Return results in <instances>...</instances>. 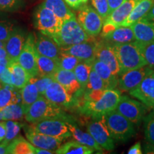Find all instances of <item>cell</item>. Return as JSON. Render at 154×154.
Masks as SVG:
<instances>
[{
	"mask_svg": "<svg viewBox=\"0 0 154 154\" xmlns=\"http://www.w3.org/2000/svg\"><path fill=\"white\" fill-rule=\"evenodd\" d=\"M58 61H59V68L65 69V70L74 71L77 64L80 61H82V60L74 56L61 52Z\"/></svg>",
	"mask_w": 154,
	"mask_h": 154,
	"instance_id": "cell-38",
	"label": "cell"
},
{
	"mask_svg": "<svg viewBox=\"0 0 154 154\" xmlns=\"http://www.w3.org/2000/svg\"><path fill=\"white\" fill-rule=\"evenodd\" d=\"M153 72H154L153 69L148 65L128 71L119 76L117 87L121 92H129L136 88L148 75Z\"/></svg>",
	"mask_w": 154,
	"mask_h": 154,
	"instance_id": "cell-12",
	"label": "cell"
},
{
	"mask_svg": "<svg viewBox=\"0 0 154 154\" xmlns=\"http://www.w3.org/2000/svg\"><path fill=\"white\" fill-rule=\"evenodd\" d=\"M88 1V0H82V2H83V4H86Z\"/></svg>",
	"mask_w": 154,
	"mask_h": 154,
	"instance_id": "cell-58",
	"label": "cell"
},
{
	"mask_svg": "<svg viewBox=\"0 0 154 154\" xmlns=\"http://www.w3.org/2000/svg\"><path fill=\"white\" fill-rule=\"evenodd\" d=\"M46 99L59 106L69 107L74 103V99L65 88L56 81L50 84L44 95Z\"/></svg>",
	"mask_w": 154,
	"mask_h": 154,
	"instance_id": "cell-18",
	"label": "cell"
},
{
	"mask_svg": "<svg viewBox=\"0 0 154 154\" xmlns=\"http://www.w3.org/2000/svg\"><path fill=\"white\" fill-rule=\"evenodd\" d=\"M9 154H36V147L22 136H17L7 146Z\"/></svg>",
	"mask_w": 154,
	"mask_h": 154,
	"instance_id": "cell-29",
	"label": "cell"
},
{
	"mask_svg": "<svg viewBox=\"0 0 154 154\" xmlns=\"http://www.w3.org/2000/svg\"><path fill=\"white\" fill-rule=\"evenodd\" d=\"M126 0H108V3H109V14L111 12L119 7L121 5H122Z\"/></svg>",
	"mask_w": 154,
	"mask_h": 154,
	"instance_id": "cell-48",
	"label": "cell"
},
{
	"mask_svg": "<svg viewBox=\"0 0 154 154\" xmlns=\"http://www.w3.org/2000/svg\"><path fill=\"white\" fill-rule=\"evenodd\" d=\"M63 22L50 9L39 5L34 14V25L40 33L54 38Z\"/></svg>",
	"mask_w": 154,
	"mask_h": 154,
	"instance_id": "cell-6",
	"label": "cell"
},
{
	"mask_svg": "<svg viewBox=\"0 0 154 154\" xmlns=\"http://www.w3.org/2000/svg\"><path fill=\"white\" fill-rule=\"evenodd\" d=\"M25 134H26V139L30 142L32 145L36 147L40 148L49 151H55L62 144L64 140L61 138L53 137V136H48V135L41 134V133L35 132L34 131L30 130L26 127L25 128Z\"/></svg>",
	"mask_w": 154,
	"mask_h": 154,
	"instance_id": "cell-17",
	"label": "cell"
},
{
	"mask_svg": "<svg viewBox=\"0 0 154 154\" xmlns=\"http://www.w3.org/2000/svg\"><path fill=\"white\" fill-rule=\"evenodd\" d=\"M35 37L29 34L25 41L24 45L21 51L17 61L32 77L38 75L37 63H36V51L34 45Z\"/></svg>",
	"mask_w": 154,
	"mask_h": 154,
	"instance_id": "cell-13",
	"label": "cell"
},
{
	"mask_svg": "<svg viewBox=\"0 0 154 154\" xmlns=\"http://www.w3.org/2000/svg\"><path fill=\"white\" fill-rule=\"evenodd\" d=\"M130 26L136 41L150 42L154 40V21L142 18Z\"/></svg>",
	"mask_w": 154,
	"mask_h": 154,
	"instance_id": "cell-23",
	"label": "cell"
},
{
	"mask_svg": "<svg viewBox=\"0 0 154 154\" xmlns=\"http://www.w3.org/2000/svg\"><path fill=\"white\" fill-rule=\"evenodd\" d=\"M20 0H0V10L14 11L20 5Z\"/></svg>",
	"mask_w": 154,
	"mask_h": 154,
	"instance_id": "cell-44",
	"label": "cell"
},
{
	"mask_svg": "<svg viewBox=\"0 0 154 154\" xmlns=\"http://www.w3.org/2000/svg\"><path fill=\"white\" fill-rule=\"evenodd\" d=\"M34 45L38 54L59 60L61 54L60 47L51 37L42 33L38 34L35 37Z\"/></svg>",
	"mask_w": 154,
	"mask_h": 154,
	"instance_id": "cell-19",
	"label": "cell"
},
{
	"mask_svg": "<svg viewBox=\"0 0 154 154\" xmlns=\"http://www.w3.org/2000/svg\"><path fill=\"white\" fill-rule=\"evenodd\" d=\"M121 91L116 88H106L102 96L97 101H86L83 102L80 111L84 114L99 119L116 109L121 99Z\"/></svg>",
	"mask_w": 154,
	"mask_h": 154,
	"instance_id": "cell-2",
	"label": "cell"
},
{
	"mask_svg": "<svg viewBox=\"0 0 154 154\" xmlns=\"http://www.w3.org/2000/svg\"><path fill=\"white\" fill-rule=\"evenodd\" d=\"M24 117L26 121L31 124L51 119L64 121L71 118L63 112L61 106L49 101L43 95H40L38 99L29 107Z\"/></svg>",
	"mask_w": 154,
	"mask_h": 154,
	"instance_id": "cell-3",
	"label": "cell"
},
{
	"mask_svg": "<svg viewBox=\"0 0 154 154\" xmlns=\"http://www.w3.org/2000/svg\"><path fill=\"white\" fill-rule=\"evenodd\" d=\"M104 90L105 89H98L84 91V100L86 101H97L103 95Z\"/></svg>",
	"mask_w": 154,
	"mask_h": 154,
	"instance_id": "cell-45",
	"label": "cell"
},
{
	"mask_svg": "<svg viewBox=\"0 0 154 154\" xmlns=\"http://www.w3.org/2000/svg\"><path fill=\"white\" fill-rule=\"evenodd\" d=\"M25 37L21 32L14 29L13 33L11 34L8 39L4 44L6 52L7 54V58L9 61H17L20 55L21 51L24 47Z\"/></svg>",
	"mask_w": 154,
	"mask_h": 154,
	"instance_id": "cell-21",
	"label": "cell"
},
{
	"mask_svg": "<svg viewBox=\"0 0 154 154\" xmlns=\"http://www.w3.org/2000/svg\"><path fill=\"white\" fill-rule=\"evenodd\" d=\"M92 69L103 81L106 89L116 88L118 86L119 76L115 74L106 63L95 59L92 63Z\"/></svg>",
	"mask_w": 154,
	"mask_h": 154,
	"instance_id": "cell-24",
	"label": "cell"
},
{
	"mask_svg": "<svg viewBox=\"0 0 154 154\" xmlns=\"http://www.w3.org/2000/svg\"><path fill=\"white\" fill-rule=\"evenodd\" d=\"M138 45L147 65L154 70V40L150 42H138Z\"/></svg>",
	"mask_w": 154,
	"mask_h": 154,
	"instance_id": "cell-36",
	"label": "cell"
},
{
	"mask_svg": "<svg viewBox=\"0 0 154 154\" xmlns=\"http://www.w3.org/2000/svg\"><path fill=\"white\" fill-rule=\"evenodd\" d=\"M7 67L10 71L11 84L14 88L21 89L32 79L31 75L17 61H9Z\"/></svg>",
	"mask_w": 154,
	"mask_h": 154,
	"instance_id": "cell-25",
	"label": "cell"
},
{
	"mask_svg": "<svg viewBox=\"0 0 154 154\" xmlns=\"http://www.w3.org/2000/svg\"><path fill=\"white\" fill-rule=\"evenodd\" d=\"M76 19L83 29L91 37H95L101 32L104 20L93 7L88 5L80 7Z\"/></svg>",
	"mask_w": 154,
	"mask_h": 154,
	"instance_id": "cell-7",
	"label": "cell"
},
{
	"mask_svg": "<svg viewBox=\"0 0 154 154\" xmlns=\"http://www.w3.org/2000/svg\"><path fill=\"white\" fill-rule=\"evenodd\" d=\"M95 58L96 59L106 63L112 70V72L119 77L120 67L112 44L104 38L100 41H96Z\"/></svg>",
	"mask_w": 154,
	"mask_h": 154,
	"instance_id": "cell-14",
	"label": "cell"
},
{
	"mask_svg": "<svg viewBox=\"0 0 154 154\" xmlns=\"http://www.w3.org/2000/svg\"><path fill=\"white\" fill-rule=\"evenodd\" d=\"M91 37L86 42L73 45L60 47L61 52L74 56L82 61H94L95 58L96 42Z\"/></svg>",
	"mask_w": 154,
	"mask_h": 154,
	"instance_id": "cell-16",
	"label": "cell"
},
{
	"mask_svg": "<svg viewBox=\"0 0 154 154\" xmlns=\"http://www.w3.org/2000/svg\"><path fill=\"white\" fill-rule=\"evenodd\" d=\"M144 134L146 141L154 146V113L144 119Z\"/></svg>",
	"mask_w": 154,
	"mask_h": 154,
	"instance_id": "cell-40",
	"label": "cell"
},
{
	"mask_svg": "<svg viewBox=\"0 0 154 154\" xmlns=\"http://www.w3.org/2000/svg\"><path fill=\"white\" fill-rule=\"evenodd\" d=\"M92 63H93V61H82L77 64L74 70L75 76L82 87L81 94L84 91V88L87 84L88 77H89L90 73L92 70Z\"/></svg>",
	"mask_w": 154,
	"mask_h": 154,
	"instance_id": "cell-33",
	"label": "cell"
},
{
	"mask_svg": "<svg viewBox=\"0 0 154 154\" xmlns=\"http://www.w3.org/2000/svg\"><path fill=\"white\" fill-rule=\"evenodd\" d=\"M66 4L73 9H79L83 5L82 0H63Z\"/></svg>",
	"mask_w": 154,
	"mask_h": 154,
	"instance_id": "cell-49",
	"label": "cell"
},
{
	"mask_svg": "<svg viewBox=\"0 0 154 154\" xmlns=\"http://www.w3.org/2000/svg\"><path fill=\"white\" fill-rule=\"evenodd\" d=\"M3 121H18L23 118L25 111L22 105L19 103H11L2 109Z\"/></svg>",
	"mask_w": 154,
	"mask_h": 154,
	"instance_id": "cell-34",
	"label": "cell"
},
{
	"mask_svg": "<svg viewBox=\"0 0 154 154\" xmlns=\"http://www.w3.org/2000/svg\"><path fill=\"white\" fill-rule=\"evenodd\" d=\"M11 88H12V86L4 85L0 88V110L11 103L19 102V96L15 94Z\"/></svg>",
	"mask_w": 154,
	"mask_h": 154,
	"instance_id": "cell-35",
	"label": "cell"
},
{
	"mask_svg": "<svg viewBox=\"0 0 154 154\" xmlns=\"http://www.w3.org/2000/svg\"><path fill=\"white\" fill-rule=\"evenodd\" d=\"M93 8L105 20L109 15V7L108 0H91Z\"/></svg>",
	"mask_w": 154,
	"mask_h": 154,
	"instance_id": "cell-42",
	"label": "cell"
},
{
	"mask_svg": "<svg viewBox=\"0 0 154 154\" xmlns=\"http://www.w3.org/2000/svg\"><path fill=\"white\" fill-rule=\"evenodd\" d=\"M30 80L34 83L41 95H44L47 88L54 81L51 76H36L32 77Z\"/></svg>",
	"mask_w": 154,
	"mask_h": 154,
	"instance_id": "cell-41",
	"label": "cell"
},
{
	"mask_svg": "<svg viewBox=\"0 0 154 154\" xmlns=\"http://www.w3.org/2000/svg\"><path fill=\"white\" fill-rule=\"evenodd\" d=\"M88 123L87 131L93 137L95 141L103 150L112 151L114 149V140L111 136L102 118L94 119Z\"/></svg>",
	"mask_w": 154,
	"mask_h": 154,
	"instance_id": "cell-11",
	"label": "cell"
},
{
	"mask_svg": "<svg viewBox=\"0 0 154 154\" xmlns=\"http://www.w3.org/2000/svg\"><path fill=\"white\" fill-rule=\"evenodd\" d=\"M146 107L141 102L130 99L127 96H121L116 110L134 124H138L146 114Z\"/></svg>",
	"mask_w": 154,
	"mask_h": 154,
	"instance_id": "cell-10",
	"label": "cell"
},
{
	"mask_svg": "<svg viewBox=\"0 0 154 154\" xmlns=\"http://www.w3.org/2000/svg\"><path fill=\"white\" fill-rule=\"evenodd\" d=\"M129 94L143 103L148 109L154 105V72L148 75L138 85L131 90Z\"/></svg>",
	"mask_w": 154,
	"mask_h": 154,
	"instance_id": "cell-15",
	"label": "cell"
},
{
	"mask_svg": "<svg viewBox=\"0 0 154 154\" xmlns=\"http://www.w3.org/2000/svg\"><path fill=\"white\" fill-rule=\"evenodd\" d=\"M94 150L76 141H69L61 144L55 151L57 154H91Z\"/></svg>",
	"mask_w": 154,
	"mask_h": 154,
	"instance_id": "cell-32",
	"label": "cell"
},
{
	"mask_svg": "<svg viewBox=\"0 0 154 154\" xmlns=\"http://www.w3.org/2000/svg\"><path fill=\"white\" fill-rule=\"evenodd\" d=\"M101 37L111 44H125L136 41L131 26H119L102 35Z\"/></svg>",
	"mask_w": 154,
	"mask_h": 154,
	"instance_id": "cell-26",
	"label": "cell"
},
{
	"mask_svg": "<svg viewBox=\"0 0 154 154\" xmlns=\"http://www.w3.org/2000/svg\"><path fill=\"white\" fill-rule=\"evenodd\" d=\"M3 121V118H2V111L0 110V121Z\"/></svg>",
	"mask_w": 154,
	"mask_h": 154,
	"instance_id": "cell-55",
	"label": "cell"
},
{
	"mask_svg": "<svg viewBox=\"0 0 154 154\" xmlns=\"http://www.w3.org/2000/svg\"><path fill=\"white\" fill-rule=\"evenodd\" d=\"M6 136V126L5 121H0V143L3 141Z\"/></svg>",
	"mask_w": 154,
	"mask_h": 154,
	"instance_id": "cell-50",
	"label": "cell"
},
{
	"mask_svg": "<svg viewBox=\"0 0 154 154\" xmlns=\"http://www.w3.org/2000/svg\"><path fill=\"white\" fill-rule=\"evenodd\" d=\"M98 89H106V86L102 79L92 69L89 77H88L87 84H86L84 91Z\"/></svg>",
	"mask_w": 154,
	"mask_h": 154,
	"instance_id": "cell-39",
	"label": "cell"
},
{
	"mask_svg": "<svg viewBox=\"0 0 154 154\" xmlns=\"http://www.w3.org/2000/svg\"><path fill=\"white\" fill-rule=\"evenodd\" d=\"M42 5L50 9L62 22L74 14L63 0H45Z\"/></svg>",
	"mask_w": 154,
	"mask_h": 154,
	"instance_id": "cell-28",
	"label": "cell"
},
{
	"mask_svg": "<svg viewBox=\"0 0 154 154\" xmlns=\"http://www.w3.org/2000/svg\"><path fill=\"white\" fill-rule=\"evenodd\" d=\"M91 37L83 29L77 21L76 15L74 14L63 22L59 33L54 40L59 47H63L86 42Z\"/></svg>",
	"mask_w": 154,
	"mask_h": 154,
	"instance_id": "cell-5",
	"label": "cell"
},
{
	"mask_svg": "<svg viewBox=\"0 0 154 154\" xmlns=\"http://www.w3.org/2000/svg\"><path fill=\"white\" fill-rule=\"evenodd\" d=\"M143 18L150 19V20H152V21H154V3H153V6L151 7V9H150L149 12L146 14V15L143 17Z\"/></svg>",
	"mask_w": 154,
	"mask_h": 154,
	"instance_id": "cell-53",
	"label": "cell"
},
{
	"mask_svg": "<svg viewBox=\"0 0 154 154\" xmlns=\"http://www.w3.org/2000/svg\"><path fill=\"white\" fill-rule=\"evenodd\" d=\"M4 46H5V44H4L3 42H0V47H4Z\"/></svg>",
	"mask_w": 154,
	"mask_h": 154,
	"instance_id": "cell-56",
	"label": "cell"
},
{
	"mask_svg": "<svg viewBox=\"0 0 154 154\" xmlns=\"http://www.w3.org/2000/svg\"><path fill=\"white\" fill-rule=\"evenodd\" d=\"M140 0H126L122 5L114 9L103 22L101 34L104 35L110 31L120 26Z\"/></svg>",
	"mask_w": 154,
	"mask_h": 154,
	"instance_id": "cell-9",
	"label": "cell"
},
{
	"mask_svg": "<svg viewBox=\"0 0 154 154\" xmlns=\"http://www.w3.org/2000/svg\"><path fill=\"white\" fill-rule=\"evenodd\" d=\"M14 31V25L11 22L0 21V42L5 43Z\"/></svg>",
	"mask_w": 154,
	"mask_h": 154,
	"instance_id": "cell-43",
	"label": "cell"
},
{
	"mask_svg": "<svg viewBox=\"0 0 154 154\" xmlns=\"http://www.w3.org/2000/svg\"><path fill=\"white\" fill-rule=\"evenodd\" d=\"M3 86H4V84H2V82L1 81H0V88H1Z\"/></svg>",
	"mask_w": 154,
	"mask_h": 154,
	"instance_id": "cell-57",
	"label": "cell"
},
{
	"mask_svg": "<svg viewBox=\"0 0 154 154\" xmlns=\"http://www.w3.org/2000/svg\"><path fill=\"white\" fill-rule=\"evenodd\" d=\"M112 46L120 67L119 76L128 71L147 65L136 40L125 44H112Z\"/></svg>",
	"mask_w": 154,
	"mask_h": 154,
	"instance_id": "cell-1",
	"label": "cell"
},
{
	"mask_svg": "<svg viewBox=\"0 0 154 154\" xmlns=\"http://www.w3.org/2000/svg\"><path fill=\"white\" fill-rule=\"evenodd\" d=\"M36 63H37V76H51L59 68V61L51 58L42 56L36 52Z\"/></svg>",
	"mask_w": 154,
	"mask_h": 154,
	"instance_id": "cell-31",
	"label": "cell"
},
{
	"mask_svg": "<svg viewBox=\"0 0 154 154\" xmlns=\"http://www.w3.org/2000/svg\"><path fill=\"white\" fill-rule=\"evenodd\" d=\"M113 140L126 142L136 134L134 124L116 110L101 116Z\"/></svg>",
	"mask_w": 154,
	"mask_h": 154,
	"instance_id": "cell-4",
	"label": "cell"
},
{
	"mask_svg": "<svg viewBox=\"0 0 154 154\" xmlns=\"http://www.w3.org/2000/svg\"><path fill=\"white\" fill-rule=\"evenodd\" d=\"M54 80L60 84L69 94L74 97V95L81 94L82 87L77 80L74 71L65 70L59 68L52 75Z\"/></svg>",
	"mask_w": 154,
	"mask_h": 154,
	"instance_id": "cell-20",
	"label": "cell"
},
{
	"mask_svg": "<svg viewBox=\"0 0 154 154\" xmlns=\"http://www.w3.org/2000/svg\"><path fill=\"white\" fill-rule=\"evenodd\" d=\"M9 145V143L5 141H2L0 143V154H7V146Z\"/></svg>",
	"mask_w": 154,
	"mask_h": 154,
	"instance_id": "cell-51",
	"label": "cell"
},
{
	"mask_svg": "<svg viewBox=\"0 0 154 154\" xmlns=\"http://www.w3.org/2000/svg\"><path fill=\"white\" fill-rule=\"evenodd\" d=\"M27 128L35 132L41 133L63 140L72 136L68 126L64 121L60 119H46L32 124L31 126H27Z\"/></svg>",
	"mask_w": 154,
	"mask_h": 154,
	"instance_id": "cell-8",
	"label": "cell"
},
{
	"mask_svg": "<svg viewBox=\"0 0 154 154\" xmlns=\"http://www.w3.org/2000/svg\"><path fill=\"white\" fill-rule=\"evenodd\" d=\"M41 94L33 82L29 81L24 87L20 89L21 104L24 108L25 112L32 103H34Z\"/></svg>",
	"mask_w": 154,
	"mask_h": 154,
	"instance_id": "cell-30",
	"label": "cell"
},
{
	"mask_svg": "<svg viewBox=\"0 0 154 154\" xmlns=\"http://www.w3.org/2000/svg\"><path fill=\"white\" fill-rule=\"evenodd\" d=\"M64 122L66 124V126H68L69 129L70 131L71 134H72V136L75 140L91 148L94 151H103V149L96 143L93 137L89 134V133L88 131L85 132L81 129L79 127L77 126L76 123L74 122L72 117L64 121Z\"/></svg>",
	"mask_w": 154,
	"mask_h": 154,
	"instance_id": "cell-22",
	"label": "cell"
},
{
	"mask_svg": "<svg viewBox=\"0 0 154 154\" xmlns=\"http://www.w3.org/2000/svg\"><path fill=\"white\" fill-rule=\"evenodd\" d=\"M5 58H7V52H6L5 48L0 47V59H5Z\"/></svg>",
	"mask_w": 154,
	"mask_h": 154,
	"instance_id": "cell-54",
	"label": "cell"
},
{
	"mask_svg": "<svg viewBox=\"0 0 154 154\" xmlns=\"http://www.w3.org/2000/svg\"><path fill=\"white\" fill-rule=\"evenodd\" d=\"M154 3V0H140L131 14L121 23L120 26H130L139 19L143 18L149 12Z\"/></svg>",
	"mask_w": 154,
	"mask_h": 154,
	"instance_id": "cell-27",
	"label": "cell"
},
{
	"mask_svg": "<svg viewBox=\"0 0 154 154\" xmlns=\"http://www.w3.org/2000/svg\"><path fill=\"white\" fill-rule=\"evenodd\" d=\"M0 81L2 82L4 85H8L10 86H12V84H11V73H10V71H9V69H8V67H7V69H5V70L0 74Z\"/></svg>",
	"mask_w": 154,
	"mask_h": 154,
	"instance_id": "cell-46",
	"label": "cell"
},
{
	"mask_svg": "<svg viewBox=\"0 0 154 154\" xmlns=\"http://www.w3.org/2000/svg\"><path fill=\"white\" fill-rule=\"evenodd\" d=\"M6 126V136L4 140L10 143L12 140L17 138L20 133L22 124L17 121H5Z\"/></svg>",
	"mask_w": 154,
	"mask_h": 154,
	"instance_id": "cell-37",
	"label": "cell"
},
{
	"mask_svg": "<svg viewBox=\"0 0 154 154\" xmlns=\"http://www.w3.org/2000/svg\"><path fill=\"white\" fill-rule=\"evenodd\" d=\"M128 154H142L143 153V150L141 149V144L140 142L134 143L131 147L128 149Z\"/></svg>",
	"mask_w": 154,
	"mask_h": 154,
	"instance_id": "cell-47",
	"label": "cell"
},
{
	"mask_svg": "<svg viewBox=\"0 0 154 154\" xmlns=\"http://www.w3.org/2000/svg\"><path fill=\"white\" fill-rule=\"evenodd\" d=\"M143 149V152L144 153H154V146L152 145V144L150 143H146L145 146H144Z\"/></svg>",
	"mask_w": 154,
	"mask_h": 154,
	"instance_id": "cell-52",
	"label": "cell"
},
{
	"mask_svg": "<svg viewBox=\"0 0 154 154\" xmlns=\"http://www.w3.org/2000/svg\"><path fill=\"white\" fill-rule=\"evenodd\" d=\"M153 111H154V105H153Z\"/></svg>",
	"mask_w": 154,
	"mask_h": 154,
	"instance_id": "cell-59",
	"label": "cell"
}]
</instances>
